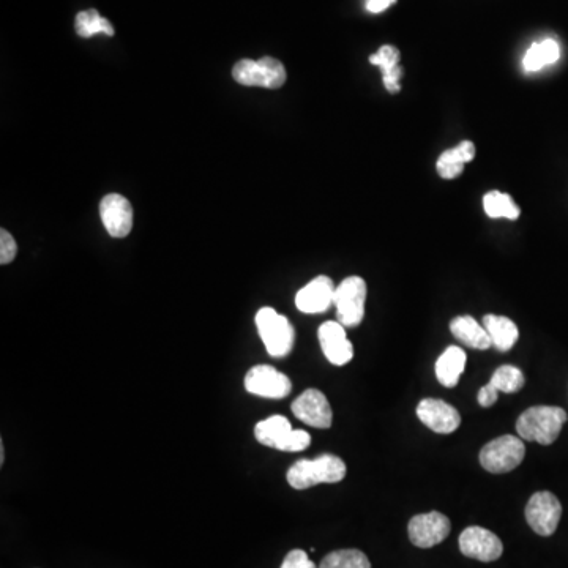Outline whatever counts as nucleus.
I'll use <instances>...</instances> for the list:
<instances>
[{
    "label": "nucleus",
    "mask_w": 568,
    "mask_h": 568,
    "mask_svg": "<svg viewBox=\"0 0 568 568\" xmlns=\"http://www.w3.org/2000/svg\"><path fill=\"white\" fill-rule=\"evenodd\" d=\"M567 419V412L557 406H534L520 415L516 431L524 441L551 445L559 438Z\"/></svg>",
    "instance_id": "1"
},
{
    "label": "nucleus",
    "mask_w": 568,
    "mask_h": 568,
    "mask_svg": "<svg viewBox=\"0 0 568 568\" xmlns=\"http://www.w3.org/2000/svg\"><path fill=\"white\" fill-rule=\"evenodd\" d=\"M288 483L294 490H307L321 483H338L346 477V464L335 455L300 460L289 468Z\"/></svg>",
    "instance_id": "2"
},
{
    "label": "nucleus",
    "mask_w": 568,
    "mask_h": 568,
    "mask_svg": "<svg viewBox=\"0 0 568 568\" xmlns=\"http://www.w3.org/2000/svg\"><path fill=\"white\" fill-rule=\"evenodd\" d=\"M255 436L259 444L281 450V452H302L311 444L307 431L294 430L286 417L272 415L255 426Z\"/></svg>",
    "instance_id": "3"
},
{
    "label": "nucleus",
    "mask_w": 568,
    "mask_h": 568,
    "mask_svg": "<svg viewBox=\"0 0 568 568\" xmlns=\"http://www.w3.org/2000/svg\"><path fill=\"white\" fill-rule=\"evenodd\" d=\"M256 326L264 346L275 359L286 357L294 348L296 330L286 316L270 307L261 308L256 314Z\"/></svg>",
    "instance_id": "4"
},
{
    "label": "nucleus",
    "mask_w": 568,
    "mask_h": 568,
    "mask_svg": "<svg viewBox=\"0 0 568 568\" xmlns=\"http://www.w3.org/2000/svg\"><path fill=\"white\" fill-rule=\"evenodd\" d=\"M232 78L243 86L280 89L288 75L286 68L275 57H262L259 60L242 59L232 68Z\"/></svg>",
    "instance_id": "5"
},
{
    "label": "nucleus",
    "mask_w": 568,
    "mask_h": 568,
    "mask_svg": "<svg viewBox=\"0 0 568 568\" xmlns=\"http://www.w3.org/2000/svg\"><path fill=\"white\" fill-rule=\"evenodd\" d=\"M526 456V445L520 438L505 434L493 439L480 452V464L491 474H507L523 463Z\"/></svg>",
    "instance_id": "6"
},
{
    "label": "nucleus",
    "mask_w": 568,
    "mask_h": 568,
    "mask_svg": "<svg viewBox=\"0 0 568 568\" xmlns=\"http://www.w3.org/2000/svg\"><path fill=\"white\" fill-rule=\"evenodd\" d=\"M367 283L360 277H348L341 281L333 305L337 307L338 322L344 327H357L365 318Z\"/></svg>",
    "instance_id": "7"
},
{
    "label": "nucleus",
    "mask_w": 568,
    "mask_h": 568,
    "mask_svg": "<svg viewBox=\"0 0 568 568\" xmlns=\"http://www.w3.org/2000/svg\"><path fill=\"white\" fill-rule=\"evenodd\" d=\"M562 516V505L550 491H539L526 505L527 524L535 534L550 537L556 532Z\"/></svg>",
    "instance_id": "8"
},
{
    "label": "nucleus",
    "mask_w": 568,
    "mask_h": 568,
    "mask_svg": "<svg viewBox=\"0 0 568 568\" xmlns=\"http://www.w3.org/2000/svg\"><path fill=\"white\" fill-rule=\"evenodd\" d=\"M245 389L251 395L281 400L292 390L291 379L270 365H256L245 376Z\"/></svg>",
    "instance_id": "9"
},
{
    "label": "nucleus",
    "mask_w": 568,
    "mask_h": 568,
    "mask_svg": "<svg viewBox=\"0 0 568 568\" xmlns=\"http://www.w3.org/2000/svg\"><path fill=\"white\" fill-rule=\"evenodd\" d=\"M452 531V524L444 513L430 512L415 515L409 521V540L419 548H433L444 542Z\"/></svg>",
    "instance_id": "10"
},
{
    "label": "nucleus",
    "mask_w": 568,
    "mask_h": 568,
    "mask_svg": "<svg viewBox=\"0 0 568 568\" xmlns=\"http://www.w3.org/2000/svg\"><path fill=\"white\" fill-rule=\"evenodd\" d=\"M460 551L471 559L493 562L504 553V545L494 532L485 527L471 526L461 532Z\"/></svg>",
    "instance_id": "11"
},
{
    "label": "nucleus",
    "mask_w": 568,
    "mask_h": 568,
    "mask_svg": "<svg viewBox=\"0 0 568 568\" xmlns=\"http://www.w3.org/2000/svg\"><path fill=\"white\" fill-rule=\"evenodd\" d=\"M100 217L109 236L124 239L133 228V207L125 196L111 193L101 199Z\"/></svg>",
    "instance_id": "12"
},
{
    "label": "nucleus",
    "mask_w": 568,
    "mask_h": 568,
    "mask_svg": "<svg viewBox=\"0 0 568 568\" xmlns=\"http://www.w3.org/2000/svg\"><path fill=\"white\" fill-rule=\"evenodd\" d=\"M292 412L303 423L327 430L332 426L333 412L329 400L324 393L316 389H308L292 403Z\"/></svg>",
    "instance_id": "13"
},
{
    "label": "nucleus",
    "mask_w": 568,
    "mask_h": 568,
    "mask_svg": "<svg viewBox=\"0 0 568 568\" xmlns=\"http://www.w3.org/2000/svg\"><path fill=\"white\" fill-rule=\"evenodd\" d=\"M417 417L423 425L439 434L453 433L461 425L460 412L438 398H425L420 401L417 406Z\"/></svg>",
    "instance_id": "14"
},
{
    "label": "nucleus",
    "mask_w": 568,
    "mask_h": 568,
    "mask_svg": "<svg viewBox=\"0 0 568 568\" xmlns=\"http://www.w3.org/2000/svg\"><path fill=\"white\" fill-rule=\"evenodd\" d=\"M319 344L322 352L332 365L343 367L354 357V346L346 337V330L340 322L327 321L319 327Z\"/></svg>",
    "instance_id": "15"
},
{
    "label": "nucleus",
    "mask_w": 568,
    "mask_h": 568,
    "mask_svg": "<svg viewBox=\"0 0 568 568\" xmlns=\"http://www.w3.org/2000/svg\"><path fill=\"white\" fill-rule=\"evenodd\" d=\"M335 291L337 288L329 277H316L297 292L296 307L305 314L324 313L333 305Z\"/></svg>",
    "instance_id": "16"
},
{
    "label": "nucleus",
    "mask_w": 568,
    "mask_h": 568,
    "mask_svg": "<svg viewBox=\"0 0 568 568\" xmlns=\"http://www.w3.org/2000/svg\"><path fill=\"white\" fill-rule=\"evenodd\" d=\"M400 49L392 45H384L379 48L378 53L370 57L373 65H378L382 71V81L389 94H398L401 90V78H403V68L400 65Z\"/></svg>",
    "instance_id": "17"
},
{
    "label": "nucleus",
    "mask_w": 568,
    "mask_h": 568,
    "mask_svg": "<svg viewBox=\"0 0 568 568\" xmlns=\"http://www.w3.org/2000/svg\"><path fill=\"white\" fill-rule=\"evenodd\" d=\"M450 332L456 340L463 343L468 348L486 351L493 346L490 335L485 327L480 326L472 316H458L450 322Z\"/></svg>",
    "instance_id": "18"
},
{
    "label": "nucleus",
    "mask_w": 568,
    "mask_h": 568,
    "mask_svg": "<svg viewBox=\"0 0 568 568\" xmlns=\"http://www.w3.org/2000/svg\"><path fill=\"white\" fill-rule=\"evenodd\" d=\"M483 327L490 335L491 343L497 351L509 352L520 338V330L512 319L497 314H486Z\"/></svg>",
    "instance_id": "19"
},
{
    "label": "nucleus",
    "mask_w": 568,
    "mask_h": 568,
    "mask_svg": "<svg viewBox=\"0 0 568 568\" xmlns=\"http://www.w3.org/2000/svg\"><path fill=\"white\" fill-rule=\"evenodd\" d=\"M466 368V352L460 346H450L436 362V376L444 387H456Z\"/></svg>",
    "instance_id": "20"
},
{
    "label": "nucleus",
    "mask_w": 568,
    "mask_h": 568,
    "mask_svg": "<svg viewBox=\"0 0 568 568\" xmlns=\"http://www.w3.org/2000/svg\"><path fill=\"white\" fill-rule=\"evenodd\" d=\"M474 157V142L463 141L453 149L445 150L444 154L439 157L436 168L442 179H456L464 171V163H469L474 160Z\"/></svg>",
    "instance_id": "21"
},
{
    "label": "nucleus",
    "mask_w": 568,
    "mask_h": 568,
    "mask_svg": "<svg viewBox=\"0 0 568 568\" xmlns=\"http://www.w3.org/2000/svg\"><path fill=\"white\" fill-rule=\"evenodd\" d=\"M559 57H561V48L557 42L546 38L543 42L534 43L531 48L527 49L523 67L529 73H534V71L542 70L546 65L556 64Z\"/></svg>",
    "instance_id": "22"
},
{
    "label": "nucleus",
    "mask_w": 568,
    "mask_h": 568,
    "mask_svg": "<svg viewBox=\"0 0 568 568\" xmlns=\"http://www.w3.org/2000/svg\"><path fill=\"white\" fill-rule=\"evenodd\" d=\"M76 34L79 37L90 38L97 34H105L113 37L114 27L111 26L108 19L103 18L97 10H86L79 12L75 19Z\"/></svg>",
    "instance_id": "23"
},
{
    "label": "nucleus",
    "mask_w": 568,
    "mask_h": 568,
    "mask_svg": "<svg viewBox=\"0 0 568 568\" xmlns=\"http://www.w3.org/2000/svg\"><path fill=\"white\" fill-rule=\"evenodd\" d=\"M483 207L490 218H507V220L520 218V207L516 206L515 201L509 195L501 191H490L488 195H485Z\"/></svg>",
    "instance_id": "24"
},
{
    "label": "nucleus",
    "mask_w": 568,
    "mask_h": 568,
    "mask_svg": "<svg viewBox=\"0 0 568 568\" xmlns=\"http://www.w3.org/2000/svg\"><path fill=\"white\" fill-rule=\"evenodd\" d=\"M319 568H371V562L360 550H338L327 554Z\"/></svg>",
    "instance_id": "25"
},
{
    "label": "nucleus",
    "mask_w": 568,
    "mask_h": 568,
    "mask_svg": "<svg viewBox=\"0 0 568 568\" xmlns=\"http://www.w3.org/2000/svg\"><path fill=\"white\" fill-rule=\"evenodd\" d=\"M490 382L499 392L516 393L523 389L526 378H524L523 371L520 368L504 365V367H499L494 371Z\"/></svg>",
    "instance_id": "26"
},
{
    "label": "nucleus",
    "mask_w": 568,
    "mask_h": 568,
    "mask_svg": "<svg viewBox=\"0 0 568 568\" xmlns=\"http://www.w3.org/2000/svg\"><path fill=\"white\" fill-rule=\"evenodd\" d=\"M16 253H18V245L15 239L7 229H2L0 231V264L2 266L10 264L16 258Z\"/></svg>",
    "instance_id": "27"
},
{
    "label": "nucleus",
    "mask_w": 568,
    "mask_h": 568,
    "mask_svg": "<svg viewBox=\"0 0 568 568\" xmlns=\"http://www.w3.org/2000/svg\"><path fill=\"white\" fill-rule=\"evenodd\" d=\"M280 568H319L303 550L289 551Z\"/></svg>",
    "instance_id": "28"
},
{
    "label": "nucleus",
    "mask_w": 568,
    "mask_h": 568,
    "mask_svg": "<svg viewBox=\"0 0 568 568\" xmlns=\"http://www.w3.org/2000/svg\"><path fill=\"white\" fill-rule=\"evenodd\" d=\"M497 397H499V390H497L491 382H488V384L483 385L482 389L479 390L477 400H479V404L482 408H491V406L496 403Z\"/></svg>",
    "instance_id": "29"
},
{
    "label": "nucleus",
    "mask_w": 568,
    "mask_h": 568,
    "mask_svg": "<svg viewBox=\"0 0 568 568\" xmlns=\"http://www.w3.org/2000/svg\"><path fill=\"white\" fill-rule=\"evenodd\" d=\"M397 0H367V10L370 13H382L392 7Z\"/></svg>",
    "instance_id": "30"
},
{
    "label": "nucleus",
    "mask_w": 568,
    "mask_h": 568,
    "mask_svg": "<svg viewBox=\"0 0 568 568\" xmlns=\"http://www.w3.org/2000/svg\"><path fill=\"white\" fill-rule=\"evenodd\" d=\"M4 460H5L4 445H0V463L4 464Z\"/></svg>",
    "instance_id": "31"
}]
</instances>
